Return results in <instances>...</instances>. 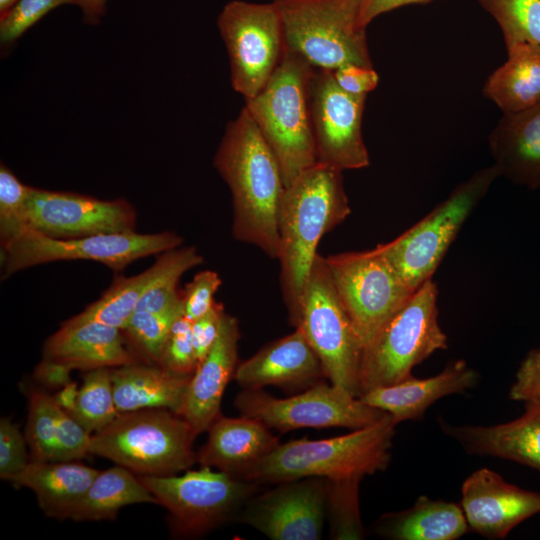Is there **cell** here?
<instances>
[{
    "mask_svg": "<svg viewBox=\"0 0 540 540\" xmlns=\"http://www.w3.org/2000/svg\"><path fill=\"white\" fill-rule=\"evenodd\" d=\"M213 164L231 191L234 238L278 259L285 185L274 153L245 107L227 124Z\"/></svg>",
    "mask_w": 540,
    "mask_h": 540,
    "instance_id": "1",
    "label": "cell"
},
{
    "mask_svg": "<svg viewBox=\"0 0 540 540\" xmlns=\"http://www.w3.org/2000/svg\"><path fill=\"white\" fill-rule=\"evenodd\" d=\"M342 172L317 162L285 186L281 196L278 261L289 322L298 312L319 241L351 213Z\"/></svg>",
    "mask_w": 540,
    "mask_h": 540,
    "instance_id": "2",
    "label": "cell"
},
{
    "mask_svg": "<svg viewBox=\"0 0 540 540\" xmlns=\"http://www.w3.org/2000/svg\"><path fill=\"white\" fill-rule=\"evenodd\" d=\"M397 425L387 413L378 422L345 435L280 443L243 479L261 485L306 477L363 479L388 467Z\"/></svg>",
    "mask_w": 540,
    "mask_h": 540,
    "instance_id": "3",
    "label": "cell"
},
{
    "mask_svg": "<svg viewBox=\"0 0 540 540\" xmlns=\"http://www.w3.org/2000/svg\"><path fill=\"white\" fill-rule=\"evenodd\" d=\"M313 69L303 58L285 49L264 88L245 100L244 107L279 163L285 186L317 163L308 104Z\"/></svg>",
    "mask_w": 540,
    "mask_h": 540,
    "instance_id": "4",
    "label": "cell"
},
{
    "mask_svg": "<svg viewBox=\"0 0 540 540\" xmlns=\"http://www.w3.org/2000/svg\"><path fill=\"white\" fill-rule=\"evenodd\" d=\"M196 434L179 414L168 409L119 413L93 433L89 454L111 460L137 476H171L197 461Z\"/></svg>",
    "mask_w": 540,
    "mask_h": 540,
    "instance_id": "5",
    "label": "cell"
},
{
    "mask_svg": "<svg viewBox=\"0 0 540 540\" xmlns=\"http://www.w3.org/2000/svg\"><path fill=\"white\" fill-rule=\"evenodd\" d=\"M437 300L438 289L430 279L363 347L359 396L406 379L416 365L436 351L448 348L447 335L438 320Z\"/></svg>",
    "mask_w": 540,
    "mask_h": 540,
    "instance_id": "6",
    "label": "cell"
},
{
    "mask_svg": "<svg viewBox=\"0 0 540 540\" xmlns=\"http://www.w3.org/2000/svg\"><path fill=\"white\" fill-rule=\"evenodd\" d=\"M284 31L285 49L313 68L334 71L346 64L373 67L362 0H273Z\"/></svg>",
    "mask_w": 540,
    "mask_h": 540,
    "instance_id": "7",
    "label": "cell"
},
{
    "mask_svg": "<svg viewBox=\"0 0 540 540\" xmlns=\"http://www.w3.org/2000/svg\"><path fill=\"white\" fill-rule=\"evenodd\" d=\"M498 177L493 165L477 170L412 227L376 246L409 288L416 291L432 279L466 220Z\"/></svg>",
    "mask_w": 540,
    "mask_h": 540,
    "instance_id": "8",
    "label": "cell"
},
{
    "mask_svg": "<svg viewBox=\"0 0 540 540\" xmlns=\"http://www.w3.org/2000/svg\"><path fill=\"white\" fill-rule=\"evenodd\" d=\"M319 357L326 379L359 397L361 340L331 280L325 257L316 256L298 312L290 322Z\"/></svg>",
    "mask_w": 540,
    "mask_h": 540,
    "instance_id": "9",
    "label": "cell"
},
{
    "mask_svg": "<svg viewBox=\"0 0 540 540\" xmlns=\"http://www.w3.org/2000/svg\"><path fill=\"white\" fill-rule=\"evenodd\" d=\"M138 477L168 510L173 531L182 536L201 535L237 519L261 485L208 466L180 476Z\"/></svg>",
    "mask_w": 540,
    "mask_h": 540,
    "instance_id": "10",
    "label": "cell"
},
{
    "mask_svg": "<svg viewBox=\"0 0 540 540\" xmlns=\"http://www.w3.org/2000/svg\"><path fill=\"white\" fill-rule=\"evenodd\" d=\"M183 239L170 231L140 234L135 231L57 239L28 227L1 244L4 277L26 268L63 260H92L121 271L133 261L180 247Z\"/></svg>",
    "mask_w": 540,
    "mask_h": 540,
    "instance_id": "11",
    "label": "cell"
},
{
    "mask_svg": "<svg viewBox=\"0 0 540 540\" xmlns=\"http://www.w3.org/2000/svg\"><path fill=\"white\" fill-rule=\"evenodd\" d=\"M325 262L363 347L415 292L377 247L332 254Z\"/></svg>",
    "mask_w": 540,
    "mask_h": 540,
    "instance_id": "12",
    "label": "cell"
},
{
    "mask_svg": "<svg viewBox=\"0 0 540 540\" xmlns=\"http://www.w3.org/2000/svg\"><path fill=\"white\" fill-rule=\"evenodd\" d=\"M217 25L229 57L232 87L250 99L264 88L285 53L280 12L273 2L233 0L221 10Z\"/></svg>",
    "mask_w": 540,
    "mask_h": 540,
    "instance_id": "13",
    "label": "cell"
},
{
    "mask_svg": "<svg viewBox=\"0 0 540 540\" xmlns=\"http://www.w3.org/2000/svg\"><path fill=\"white\" fill-rule=\"evenodd\" d=\"M234 405L241 415L258 419L281 433L306 427L355 430L372 425L387 414L324 381L287 398H276L262 389H243Z\"/></svg>",
    "mask_w": 540,
    "mask_h": 540,
    "instance_id": "14",
    "label": "cell"
},
{
    "mask_svg": "<svg viewBox=\"0 0 540 540\" xmlns=\"http://www.w3.org/2000/svg\"><path fill=\"white\" fill-rule=\"evenodd\" d=\"M366 99V95H353L341 89L332 71L313 69L308 104L317 162L341 171L370 164L362 136Z\"/></svg>",
    "mask_w": 540,
    "mask_h": 540,
    "instance_id": "15",
    "label": "cell"
},
{
    "mask_svg": "<svg viewBox=\"0 0 540 540\" xmlns=\"http://www.w3.org/2000/svg\"><path fill=\"white\" fill-rule=\"evenodd\" d=\"M254 494L237 520L273 540H319L327 517L328 479L306 477Z\"/></svg>",
    "mask_w": 540,
    "mask_h": 540,
    "instance_id": "16",
    "label": "cell"
},
{
    "mask_svg": "<svg viewBox=\"0 0 540 540\" xmlns=\"http://www.w3.org/2000/svg\"><path fill=\"white\" fill-rule=\"evenodd\" d=\"M27 222L57 239L134 231L136 212L125 199L101 200L72 192L31 187Z\"/></svg>",
    "mask_w": 540,
    "mask_h": 540,
    "instance_id": "17",
    "label": "cell"
},
{
    "mask_svg": "<svg viewBox=\"0 0 540 540\" xmlns=\"http://www.w3.org/2000/svg\"><path fill=\"white\" fill-rule=\"evenodd\" d=\"M461 507L471 530L487 539H504L518 524L540 513V493L481 468L463 482Z\"/></svg>",
    "mask_w": 540,
    "mask_h": 540,
    "instance_id": "18",
    "label": "cell"
},
{
    "mask_svg": "<svg viewBox=\"0 0 540 540\" xmlns=\"http://www.w3.org/2000/svg\"><path fill=\"white\" fill-rule=\"evenodd\" d=\"M233 378L243 389L276 386L287 391H303L326 376L319 357L303 333L295 328L238 364Z\"/></svg>",
    "mask_w": 540,
    "mask_h": 540,
    "instance_id": "19",
    "label": "cell"
},
{
    "mask_svg": "<svg viewBox=\"0 0 540 540\" xmlns=\"http://www.w3.org/2000/svg\"><path fill=\"white\" fill-rule=\"evenodd\" d=\"M239 338L238 319L225 313L214 345L191 376L179 414L196 435L208 431L221 415L225 388L238 366Z\"/></svg>",
    "mask_w": 540,
    "mask_h": 540,
    "instance_id": "20",
    "label": "cell"
},
{
    "mask_svg": "<svg viewBox=\"0 0 540 540\" xmlns=\"http://www.w3.org/2000/svg\"><path fill=\"white\" fill-rule=\"evenodd\" d=\"M439 424L469 454L514 461L540 472V400L526 401L524 413L506 423L454 426L440 420Z\"/></svg>",
    "mask_w": 540,
    "mask_h": 540,
    "instance_id": "21",
    "label": "cell"
},
{
    "mask_svg": "<svg viewBox=\"0 0 540 540\" xmlns=\"http://www.w3.org/2000/svg\"><path fill=\"white\" fill-rule=\"evenodd\" d=\"M122 330L96 321L63 322L43 347V361L68 371H90L137 363Z\"/></svg>",
    "mask_w": 540,
    "mask_h": 540,
    "instance_id": "22",
    "label": "cell"
},
{
    "mask_svg": "<svg viewBox=\"0 0 540 540\" xmlns=\"http://www.w3.org/2000/svg\"><path fill=\"white\" fill-rule=\"evenodd\" d=\"M488 148L499 177L540 189V105L503 113L488 136Z\"/></svg>",
    "mask_w": 540,
    "mask_h": 540,
    "instance_id": "23",
    "label": "cell"
},
{
    "mask_svg": "<svg viewBox=\"0 0 540 540\" xmlns=\"http://www.w3.org/2000/svg\"><path fill=\"white\" fill-rule=\"evenodd\" d=\"M477 378L475 370L459 359L451 361L437 375L423 379L411 375L398 383L371 389L359 398L388 413L399 424L420 419L436 401L464 393L476 384Z\"/></svg>",
    "mask_w": 540,
    "mask_h": 540,
    "instance_id": "24",
    "label": "cell"
},
{
    "mask_svg": "<svg viewBox=\"0 0 540 540\" xmlns=\"http://www.w3.org/2000/svg\"><path fill=\"white\" fill-rule=\"evenodd\" d=\"M208 433L207 442L197 453V462L239 478L280 444L264 423L243 415H220Z\"/></svg>",
    "mask_w": 540,
    "mask_h": 540,
    "instance_id": "25",
    "label": "cell"
},
{
    "mask_svg": "<svg viewBox=\"0 0 540 540\" xmlns=\"http://www.w3.org/2000/svg\"><path fill=\"white\" fill-rule=\"evenodd\" d=\"M192 375L138 362L111 368L116 409L119 413L168 409L180 414Z\"/></svg>",
    "mask_w": 540,
    "mask_h": 540,
    "instance_id": "26",
    "label": "cell"
},
{
    "mask_svg": "<svg viewBox=\"0 0 540 540\" xmlns=\"http://www.w3.org/2000/svg\"><path fill=\"white\" fill-rule=\"evenodd\" d=\"M98 473L73 461H31L12 483L31 489L46 516L65 520L70 519Z\"/></svg>",
    "mask_w": 540,
    "mask_h": 540,
    "instance_id": "27",
    "label": "cell"
},
{
    "mask_svg": "<svg viewBox=\"0 0 540 540\" xmlns=\"http://www.w3.org/2000/svg\"><path fill=\"white\" fill-rule=\"evenodd\" d=\"M372 529L391 540H456L470 528L461 505L421 495L411 507L383 514Z\"/></svg>",
    "mask_w": 540,
    "mask_h": 540,
    "instance_id": "28",
    "label": "cell"
},
{
    "mask_svg": "<svg viewBox=\"0 0 540 540\" xmlns=\"http://www.w3.org/2000/svg\"><path fill=\"white\" fill-rule=\"evenodd\" d=\"M483 94L503 113L540 105V45L507 48V60L489 75Z\"/></svg>",
    "mask_w": 540,
    "mask_h": 540,
    "instance_id": "29",
    "label": "cell"
},
{
    "mask_svg": "<svg viewBox=\"0 0 540 540\" xmlns=\"http://www.w3.org/2000/svg\"><path fill=\"white\" fill-rule=\"evenodd\" d=\"M153 503L157 498L130 470L116 465L99 471L70 519L74 521H101L115 519L125 506Z\"/></svg>",
    "mask_w": 540,
    "mask_h": 540,
    "instance_id": "30",
    "label": "cell"
},
{
    "mask_svg": "<svg viewBox=\"0 0 540 540\" xmlns=\"http://www.w3.org/2000/svg\"><path fill=\"white\" fill-rule=\"evenodd\" d=\"M169 260V250L145 271L132 277H117L103 295L81 313L67 319L68 323L96 321L121 329L126 327L136 311L145 290L164 271Z\"/></svg>",
    "mask_w": 540,
    "mask_h": 540,
    "instance_id": "31",
    "label": "cell"
},
{
    "mask_svg": "<svg viewBox=\"0 0 540 540\" xmlns=\"http://www.w3.org/2000/svg\"><path fill=\"white\" fill-rule=\"evenodd\" d=\"M68 413L91 434L104 428L118 416L111 368L87 371L77 391L74 406Z\"/></svg>",
    "mask_w": 540,
    "mask_h": 540,
    "instance_id": "32",
    "label": "cell"
},
{
    "mask_svg": "<svg viewBox=\"0 0 540 540\" xmlns=\"http://www.w3.org/2000/svg\"><path fill=\"white\" fill-rule=\"evenodd\" d=\"M498 23L506 49L518 43L540 45V0H477Z\"/></svg>",
    "mask_w": 540,
    "mask_h": 540,
    "instance_id": "33",
    "label": "cell"
},
{
    "mask_svg": "<svg viewBox=\"0 0 540 540\" xmlns=\"http://www.w3.org/2000/svg\"><path fill=\"white\" fill-rule=\"evenodd\" d=\"M361 478L328 479L327 515L330 538L356 540L364 537L359 509Z\"/></svg>",
    "mask_w": 540,
    "mask_h": 540,
    "instance_id": "34",
    "label": "cell"
},
{
    "mask_svg": "<svg viewBox=\"0 0 540 540\" xmlns=\"http://www.w3.org/2000/svg\"><path fill=\"white\" fill-rule=\"evenodd\" d=\"M203 258L193 246L169 250V260L164 271L145 290L136 311L163 312L181 301L177 292L180 277L189 269L202 264Z\"/></svg>",
    "mask_w": 540,
    "mask_h": 540,
    "instance_id": "35",
    "label": "cell"
},
{
    "mask_svg": "<svg viewBox=\"0 0 540 540\" xmlns=\"http://www.w3.org/2000/svg\"><path fill=\"white\" fill-rule=\"evenodd\" d=\"M182 315V299L163 312L137 310L123 331L150 361L158 364L172 326Z\"/></svg>",
    "mask_w": 540,
    "mask_h": 540,
    "instance_id": "36",
    "label": "cell"
},
{
    "mask_svg": "<svg viewBox=\"0 0 540 540\" xmlns=\"http://www.w3.org/2000/svg\"><path fill=\"white\" fill-rule=\"evenodd\" d=\"M56 409L53 396L40 391L30 394L25 438L30 447L31 461L56 460Z\"/></svg>",
    "mask_w": 540,
    "mask_h": 540,
    "instance_id": "37",
    "label": "cell"
},
{
    "mask_svg": "<svg viewBox=\"0 0 540 540\" xmlns=\"http://www.w3.org/2000/svg\"><path fill=\"white\" fill-rule=\"evenodd\" d=\"M31 187L23 184L1 163L0 167V238L4 244L24 230L27 222V202Z\"/></svg>",
    "mask_w": 540,
    "mask_h": 540,
    "instance_id": "38",
    "label": "cell"
},
{
    "mask_svg": "<svg viewBox=\"0 0 540 540\" xmlns=\"http://www.w3.org/2000/svg\"><path fill=\"white\" fill-rule=\"evenodd\" d=\"M75 4V0H18L0 15V42L9 46L53 9Z\"/></svg>",
    "mask_w": 540,
    "mask_h": 540,
    "instance_id": "39",
    "label": "cell"
},
{
    "mask_svg": "<svg viewBox=\"0 0 540 540\" xmlns=\"http://www.w3.org/2000/svg\"><path fill=\"white\" fill-rule=\"evenodd\" d=\"M158 365L181 374H193L197 368L192 322L180 316L173 324Z\"/></svg>",
    "mask_w": 540,
    "mask_h": 540,
    "instance_id": "40",
    "label": "cell"
},
{
    "mask_svg": "<svg viewBox=\"0 0 540 540\" xmlns=\"http://www.w3.org/2000/svg\"><path fill=\"white\" fill-rule=\"evenodd\" d=\"M56 417L57 434L55 461H74L89 454V445L92 434L58 404Z\"/></svg>",
    "mask_w": 540,
    "mask_h": 540,
    "instance_id": "41",
    "label": "cell"
},
{
    "mask_svg": "<svg viewBox=\"0 0 540 540\" xmlns=\"http://www.w3.org/2000/svg\"><path fill=\"white\" fill-rule=\"evenodd\" d=\"M26 438L10 419L0 420V478L13 481L28 465Z\"/></svg>",
    "mask_w": 540,
    "mask_h": 540,
    "instance_id": "42",
    "label": "cell"
},
{
    "mask_svg": "<svg viewBox=\"0 0 540 540\" xmlns=\"http://www.w3.org/2000/svg\"><path fill=\"white\" fill-rule=\"evenodd\" d=\"M221 284V278L215 271L198 272L181 295L184 317L193 322L206 314L213 306L214 294Z\"/></svg>",
    "mask_w": 540,
    "mask_h": 540,
    "instance_id": "43",
    "label": "cell"
},
{
    "mask_svg": "<svg viewBox=\"0 0 540 540\" xmlns=\"http://www.w3.org/2000/svg\"><path fill=\"white\" fill-rule=\"evenodd\" d=\"M513 401L540 400V349L529 351L521 361L509 390Z\"/></svg>",
    "mask_w": 540,
    "mask_h": 540,
    "instance_id": "44",
    "label": "cell"
},
{
    "mask_svg": "<svg viewBox=\"0 0 540 540\" xmlns=\"http://www.w3.org/2000/svg\"><path fill=\"white\" fill-rule=\"evenodd\" d=\"M224 314L223 304L214 302L206 314L192 322V340L197 365L214 345Z\"/></svg>",
    "mask_w": 540,
    "mask_h": 540,
    "instance_id": "45",
    "label": "cell"
},
{
    "mask_svg": "<svg viewBox=\"0 0 540 540\" xmlns=\"http://www.w3.org/2000/svg\"><path fill=\"white\" fill-rule=\"evenodd\" d=\"M337 85L353 95H368L379 82V75L373 67L346 64L332 71Z\"/></svg>",
    "mask_w": 540,
    "mask_h": 540,
    "instance_id": "46",
    "label": "cell"
},
{
    "mask_svg": "<svg viewBox=\"0 0 540 540\" xmlns=\"http://www.w3.org/2000/svg\"><path fill=\"white\" fill-rule=\"evenodd\" d=\"M431 0H362L361 22L368 26L381 14L410 4L426 3Z\"/></svg>",
    "mask_w": 540,
    "mask_h": 540,
    "instance_id": "47",
    "label": "cell"
},
{
    "mask_svg": "<svg viewBox=\"0 0 540 540\" xmlns=\"http://www.w3.org/2000/svg\"><path fill=\"white\" fill-rule=\"evenodd\" d=\"M70 371L67 369L46 361L41 363L36 368V378L49 387H63L71 382Z\"/></svg>",
    "mask_w": 540,
    "mask_h": 540,
    "instance_id": "48",
    "label": "cell"
},
{
    "mask_svg": "<svg viewBox=\"0 0 540 540\" xmlns=\"http://www.w3.org/2000/svg\"><path fill=\"white\" fill-rule=\"evenodd\" d=\"M108 0H75L83 14V21L90 25L99 24L106 13Z\"/></svg>",
    "mask_w": 540,
    "mask_h": 540,
    "instance_id": "49",
    "label": "cell"
},
{
    "mask_svg": "<svg viewBox=\"0 0 540 540\" xmlns=\"http://www.w3.org/2000/svg\"><path fill=\"white\" fill-rule=\"evenodd\" d=\"M77 391L78 389L76 383L70 382L62 387L61 391L54 396V399L59 406L69 412L74 406Z\"/></svg>",
    "mask_w": 540,
    "mask_h": 540,
    "instance_id": "50",
    "label": "cell"
},
{
    "mask_svg": "<svg viewBox=\"0 0 540 540\" xmlns=\"http://www.w3.org/2000/svg\"><path fill=\"white\" fill-rule=\"evenodd\" d=\"M18 0H0V15L6 13Z\"/></svg>",
    "mask_w": 540,
    "mask_h": 540,
    "instance_id": "51",
    "label": "cell"
}]
</instances>
